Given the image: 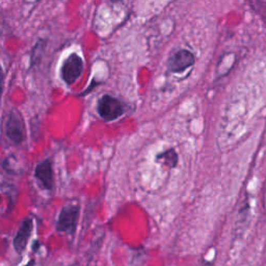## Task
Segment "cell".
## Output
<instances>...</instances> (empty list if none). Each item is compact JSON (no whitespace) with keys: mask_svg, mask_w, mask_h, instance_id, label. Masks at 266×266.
Listing matches in <instances>:
<instances>
[{"mask_svg":"<svg viewBox=\"0 0 266 266\" xmlns=\"http://www.w3.org/2000/svg\"><path fill=\"white\" fill-rule=\"evenodd\" d=\"M113 3H118V2H121V0H112Z\"/></svg>","mask_w":266,"mask_h":266,"instance_id":"8fae6325","label":"cell"},{"mask_svg":"<svg viewBox=\"0 0 266 266\" xmlns=\"http://www.w3.org/2000/svg\"><path fill=\"white\" fill-rule=\"evenodd\" d=\"M4 87H5V73L2 68V65H0V99H2L3 96Z\"/></svg>","mask_w":266,"mask_h":266,"instance_id":"9c48e42d","label":"cell"},{"mask_svg":"<svg viewBox=\"0 0 266 266\" xmlns=\"http://www.w3.org/2000/svg\"><path fill=\"white\" fill-rule=\"evenodd\" d=\"M195 62L196 59L192 52L187 50H180L170 58L168 67L169 70L174 73H181L189 67H192Z\"/></svg>","mask_w":266,"mask_h":266,"instance_id":"5b68a950","label":"cell"},{"mask_svg":"<svg viewBox=\"0 0 266 266\" xmlns=\"http://www.w3.org/2000/svg\"><path fill=\"white\" fill-rule=\"evenodd\" d=\"M79 217V206L77 205H67L65 206L57 219L56 230L59 232H65L72 234L76 230Z\"/></svg>","mask_w":266,"mask_h":266,"instance_id":"3957f363","label":"cell"},{"mask_svg":"<svg viewBox=\"0 0 266 266\" xmlns=\"http://www.w3.org/2000/svg\"><path fill=\"white\" fill-rule=\"evenodd\" d=\"M84 71L83 58L76 53L70 54L62 65L60 76L63 80L68 85L72 86L77 80Z\"/></svg>","mask_w":266,"mask_h":266,"instance_id":"7a4b0ae2","label":"cell"},{"mask_svg":"<svg viewBox=\"0 0 266 266\" xmlns=\"http://www.w3.org/2000/svg\"><path fill=\"white\" fill-rule=\"evenodd\" d=\"M34 177L45 189H48V191L52 189L54 184V179H53L52 162L50 159H46L45 161L36 166L34 171Z\"/></svg>","mask_w":266,"mask_h":266,"instance_id":"8992f818","label":"cell"},{"mask_svg":"<svg viewBox=\"0 0 266 266\" xmlns=\"http://www.w3.org/2000/svg\"><path fill=\"white\" fill-rule=\"evenodd\" d=\"M31 233H32V221L31 219H25L14 239L15 250L19 254H21L25 250Z\"/></svg>","mask_w":266,"mask_h":266,"instance_id":"52a82bcc","label":"cell"},{"mask_svg":"<svg viewBox=\"0 0 266 266\" xmlns=\"http://www.w3.org/2000/svg\"><path fill=\"white\" fill-rule=\"evenodd\" d=\"M5 131L10 140L14 144H21L25 137V128L22 117L18 110H12L7 118Z\"/></svg>","mask_w":266,"mask_h":266,"instance_id":"277c9868","label":"cell"},{"mask_svg":"<svg viewBox=\"0 0 266 266\" xmlns=\"http://www.w3.org/2000/svg\"><path fill=\"white\" fill-rule=\"evenodd\" d=\"M157 160L169 168H175L178 162V155L174 150H168L157 156Z\"/></svg>","mask_w":266,"mask_h":266,"instance_id":"ba28073f","label":"cell"},{"mask_svg":"<svg viewBox=\"0 0 266 266\" xmlns=\"http://www.w3.org/2000/svg\"><path fill=\"white\" fill-rule=\"evenodd\" d=\"M203 266H210V263H206V264H204Z\"/></svg>","mask_w":266,"mask_h":266,"instance_id":"7c38bea8","label":"cell"},{"mask_svg":"<svg viewBox=\"0 0 266 266\" xmlns=\"http://www.w3.org/2000/svg\"><path fill=\"white\" fill-rule=\"evenodd\" d=\"M98 113L99 116L107 122L115 121L122 117L126 111V105L119 99L104 95L98 101Z\"/></svg>","mask_w":266,"mask_h":266,"instance_id":"6da1fadb","label":"cell"},{"mask_svg":"<svg viewBox=\"0 0 266 266\" xmlns=\"http://www.w3.org/2000/svg\"><path fill=\"white\" fill-rule=\"evenodd\" d=\"M25 266H34V264H33V261H30L27 265H25Z\"/></svg>","mask_w":266,"mask_h":266,"instance_id":"30bf717a","label":"cell"}]
</instances>
